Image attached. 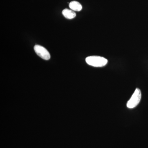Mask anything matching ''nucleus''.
<instances>
[{
	"label": "nucleus",
	"instance_id": "obj_1",
	"mask_svg": "<svg viewBox=\"0 0 148 148\" xmlns=\"http://www.w3.org/2000/svg\"><path fill=\"white\" fill-rule=\"evenodd\" d=\"M86 62L88 65L93 67H102L107 65L108 60L102 56H92L86 58Z\"/></svg>",
	"mask_w": 148,
	"mask_h": 148
},
{
	"label": "nucleus",
	"instance_id": "obj_2",
	"mask_svg": "<svg viewBox=\"0 0 148 148\" xmlns=\"http://www.w3.org/2000/svg\"><path fill=\"white\" fill-rule=\"evenodd\" d=\"M142 98V93L139 88L135 89V92L127 103V107L129 109H132L138 106L140 103Z\"/></svg>",
	"mask_w": 148,
	"mask_h": 148
},
{
	"label": "nucleus",
	"instance_id": "obj_3",
	"mask_svg": "<svg viewBox=\"0 0 148 148\" xmlns=\"http://www.w3.org/2000/svg\"><path fill=\"white\" fill-rule=\"evenodd\" d=\"M34 49L37 55L43 59L48 60L50 59V53L47 49L43 47L40 45H36L34 47Z\"/></svg>",
	"mask_w": 148,
	"mask_h": 148
},
{
	"label": "nucleus",
	"instance_id": "obj_4",
	"mask_svg": "<svg viewBox=\"0 0 148 148\" xmlns=\"http://www.w3.org/2000/svg\"><path fill=\"white\" fill-rule=\"evenodd\" d=\"M62 14L65 18L70 19L75 18L76 15L75 12L74 11L68 9H64L62 11Z\"/></svg>",
	"mask_w": 148,
	"mask_h": 148
},
{
	"label": "nucleus",
	"instance_id": "obj_5",
	"mask_svg": "<svg viewBox=\"0 0 148 148\" xmlns=\"http://www.w3.org/2000/svg\"><path fill=\"white\" fill-rule=\"evenodd\" d=\"M69 7L74 11L79 12L82 9V6L78 2L73 1L69 3Z\"/></svg>",
	"mask_w": 148,
	"mask_h": 148
}]
</instances>
